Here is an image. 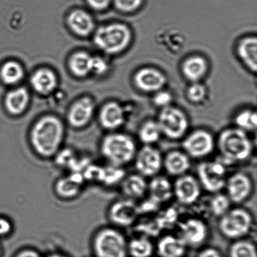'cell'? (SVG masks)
<instances>
[{
  "instance_id": "obj_1",
  "label": "cell",
  "mask_w": 257,
  "mask_h": 257,
  "mask_svg": "<svg viewBox=\"0 0 257 257\" xmlns=\"http://www.w3.org/2000/svg\"><path fill=\"white\" fill-rule=\"evenodd\" d=\"M65 130L57 117L47 115L35 123L30 131V147L38 157L51 160L64 147Z\"/></svg>"
},
{
  "instance_id": "obj_2",
  "label": "cell",
  "mask_w": 257,
  "mask_h": 257,
  "mask_svg": "<svg viewBox=\"0 0 257 257\" xmlns=\"http://www.w3.org/2000/svg\"><path fill=\"white\" fill-rule=\"evenodd\" d=\"M99 151L105 163L123 168L135 158L136 146L130 136L112 133L100 141Z\"/></svg>"
},
{
  "instance_id": "obj_3",
  "label": "cell",
  "mask_w": 257,
  "mask_h": 257,
  "mask_svg": "<svg viewBox=\"0 0 257 257\" xmlns=\"http://www.w3.org/2000/svg\"><path fill=\"white\" fill-rule=\"evenodd\" d=\"M219 151L224 158L232 162H242L250 157L253 145L245 131L238 127L222 131L218 140Z\"/></svg>"
},
{
  "instance_id": "obj_4",
  "label": "cell",
  "mask_w": 257,
  "mask_h": 257,
  "mask_svg": "<svg viewBox=\"0 0 257 257\" xmlns=\"http://www.w3.org/2000/svg\"><path fill=\"white\" fill-rule=\"evenodd\" d=\"M127 243L125 236L113 226L98 229L92 238L95 257H127Z\"/></svg>"
},
{
  "instance_id": "obj_5",
  "label": "cell",
  "mask_w": 257,
  "mask_h": 257,
  "mask_svg": "<svg viewBox=\"0 0 257 257\" xmlns=\"http://www.w3.org/2000/svg\"><path fill=\"white\" fill-rule=\"evenodd\" d=\"M131 37V30L126 25L114 24L99 28L95 35L94 42L105 53L115 54L126 49Z\"/></svg>"
},
{
  "instance_id": "obj_6",
  "label": "cell",
  "mask_w": 257,
  "mask_h": 257,
  "mask_svg": "<svg viewBox=\"0 0 257 257\" xmlns=\"http://www.w3.org/2000/svg\"><path fill=\"white\" fill-rule=\"evenodd\" d=\"M253 217L247 210L236 208L229 210L221 216L219 229L223 236L231 240H240L253 226Z\"/></svg>"
},
{
  "instance_id": "obj_7",
  "label": "cell",
  "mask_w": 257,
  "mask_h": 257,
  "mask_svg": "<svg viewBox=\"0 0 257 257\" xmlns=\"http://www.w3.org/2000/svg\"><path fill=\"white\" fill-rule=\"evenodd\" d=\"M157 123L161 134L173 140L182 138L188 128L186 115L177 108L171 106L163 108Z\"/></svg>"
},
{
  "instance_id": "obj_8",
  "label": "cell",
  "mask_w": 257,
  "mask_h": 257,
  "mask_svg": "<svg viewBox=\"0 0 257 257\" xmlns=\"http://www.w3.org/2000/svg\"><path fill=\"white\" fill-rule=\"evenodd\" d=\"M197 173L201 185L206 191L217 193L225 187L226 168L217 161H206L198 166Z\"/></svg>"
},
{
  "instance_id": "obj_9",
  "label": "cell",
  "mask_w": 257,
  "mask_h": 257,
  "mask_svg": "<svg viewBox=\"0 0 257 257\" xmlns=\"http://www.w3.org/2000/svg\"><path fill=\"white\" fill-rule=\"evenodd\" d=\"M140 208L131 199L114 201L107 211V218L114 227H127L137 219Z\"/></svg>"
},
{
  "instance_id": "obj_10",
  "label": "cell",
  "mask_w": 257,
  "mask_h": 257,
  "mask_svg": "<svg viewBox=\"0 0 257 257\" xmlns=\"http://www.w3.org/2000/svg\"><path fill=\"white\" fill-rule=\"evenodd\" d=\"M214 146L213 136L207 131L202 130L191 133L183 143L186 155L193 158H201L210 155Z\"/></svg>"
},
{
  "instance_id": "obj_11",
  "label": "cell",
  "mask_w": 257,
  "mask_h": 257,
  "mask_svg": "<svg viewBox=\"0 0 257 257\" xmlns=\"http://www.w3.org/2000/svg\"><path fill=\"white\" fill-rule=\"evenodd\" d=\"M135 166L140 175L154 177L160 172L163 158L160 151L151 145H145L136 153Z\"/></svg>"
},
{
  "instance_id": "obj_12",
  "label": "cell",
  "mask_w": 257,
  "mask_h": 257,
  "mask_svg": "<svg viewBox=\"0 0 257 257\" xmlns=\"http://www.w3.org/2000/svg\"><path fill=\"white\" fill-rule=\"evenodd\" d=\"M225 186L227 195L231 202L240 204L245 201L251 195L253 183L247 174L238 172L233 174L228 180Z\"/></svg>"
},
{
  "instance_id": "obj_13",
  "label": "cell",
  "mask_w": 257,
  "mask_h": 257,
  "mask_svg": "<svg viewBox=\"0 0 257 257\" xmlns=\"http://www.w3.org/2000/svg\"><path fill=\"white\" fill-rule=\"evenodd\" d=\"M85 183L82 173L69 172L55 181L54 192L57 197L62 200H73L81 193Z\"/></svg>"
},
{
  "instance_id": "obj_14",
  "label": "cell",
  "mask_w": 257,
  "mask_h": 257,
  "mask_svg": "<svg viewBox=\"0 0 257 257\" xmlns=\"http://www.w3.org/2000/svg\"><path fill=\"white\" fill-rule=\"evenodd\" d=\"M173 188L176 199L183 205H191L200 195V185L198 180L193 176L186 174L179 176Z\"/></svg>"
},
{
  "instance_id": "obj_15",
  "label": "cell",
  "mask_w": 257,
  "mask_h": 257,
  "mask_svg": "<svg viewBox=\"0 0 257 257\" xmlns=\"http://www.w3.org/2000/svg\"><path fill=\"white\" fill-rule=\"evenodd\" d=\"M181 239L186 245L196 246L202 244L207 238V227L203 221L189 218L180 224Z\"/></svg>"
},
{
  "instance_id": "obj_16",
  "label": "cell",
  "mask_w": 257,
  "mask_h": 257,
  "mask_svg": "<svg viewBox=\"0 0 257 257\" xmlns=\"http://www.w3.org/2000/svg\"><path fill=\"white\" fill-rule=\"evenodd\" d=\"M135 82L138 89L144 92H158L165 86V75L152 68H144L139 70L135 76Z\"/></svg>"
},
{
  "instance_id": "obj_17",
  "label": "cell",
  "mask_w": 257,
  "mask_h": 257,
  "mask_svg": "<svg viewBox=\"0 0 257 257\" xmlns=\"http://www.w3.org/2000/svg\"><path fill=\"white\" fill-rule=\"evenodd\" d=\"M94 108L92 100L89 98L84 97L75 102L68 115L70 125L75 128L85 126L91 119Z\"/></svg>"
},
{
  "instance_id": "obj_18",
  "label": "cell",
  "mask_w": 257,
  "mask_h": 257,
  "mask_svg": "<svg viewBox=\"0 0 257 257\" xmlns=\"http://www.w3.org/2000/svg\"><path fill=\"white\" fill-rule=\"evenodd\" d=\"M163 165L169 175L179 177L185 175L186 171L190 169V158L182 151H172L165 156Z\"/></svg>"
},
{
  "instance_id": "obj_19",
  "label": "cell",
  "mask_w": 257,
  "mask_h": 257,
  "mask_svg": "<svg viewBox=\"0 0 257 257\" xmlns=\"http://www.w3.org/2000/svg\"><path fill=\"white\" fill-rule=\"evenodd\" d=\"M124 110L116 102H110L105 105L100 112V124L108 131L117 130L124 124Z\"/></svg>"
},
{
  "instance_id": "obj_20",
  "label": "cell",
  "mask_w": 257,
  "mask_h": 257,
  "mask_svg": "<svg viewBox=\"0 0 257 257\" xmlns=\"http://www.w3.org/2000/svg\"><path fill=\"white\" fill-rule=\"evenodd\" d=\"M151 201L159 204L166 202L173 195V188L170 181L163 176H156L149 185Z\"/></svg>"
},
{
  "instance_id": "obj_21",
  "label": "cell",
  "mask_w": 257,
  "mask_h": 257,
  "mask_svg": "<svg viewBox=\"0 0 257 257\" xmlns=\"http://www.w3.org/2000/svg\"><path fill=\"white\" fill-rule=\"evenodd\" d=\"M186 247V243L181 238L167 235L159 241L158 252L161 257H183Z\"/></svg>"
},
{
  "instance_id": "obj_22",
  "label": "cell",
  "mask_w": 257,
  "mask_h": 257,
  "mask_svg": "<svg viewBox=\"0 0 257 257\" xmlns=\"http://www.w3.org/2000/svg\"><path fill=\"white\" fill-rule=\"evenodd\" d=\"M120 185L122 193L130 199L143 197L148 189L144 176L137 174L125 176Z\"/></svg>"
},
{
  "instance_id": "obj_23",
  "label": "cell",
  "mask_w": 257,
  "mask_h": 257,
  "mask_svg": "<svg viewBox=\"0 0 257 257\" xmlns=\"http://www.w3.org/2000/svg\"><path fill=\"white\" fill-rule=\"evenodd\" d=\"M238 54L244 64L251 71L257 70V39L249 37L241 40L238 46Z\"/></svg>"
},
{
  "instance_id": "obj_24",
  "label": "cell",
  "mask_w": 257,
  "mask_h": 257,
  "mask_svg": "<svg viewBox=\"0 0 257 257\" xmlns=\"http://www.w3.org/2000/svg\"><path fill=\"white\" fill-rule=\"evenodd\" d=\"M208 65L206 60L200 56L188 58L182 65V72L185 77L190 81L198 82L205 76Z\"/></svg>"
},
{
  "instance_id": "obj_25",
  "label": "cell",
  "mask_w": 257,
  "mask_h": 257,
  "mask_svg": "<svg viewBox=\"0 0 257 257\" xmlns=\"http://www.w3.org/2000/svg\"><path fill=\"white\" fill-rule=\"evenodd\" d=\"M68 24L72 31L80 36L89 35L94 27L92 17L82 10L73 12L68 18Z\"/></svg>"
},
{
  "instance_id": "obj_26",
  "label": "cell",
  "mask_w": 257,
  "mask_h": 257,
  "mask_svg": "<svg viewBox=\"0 0 257 257\" xmlns=\"http://www.w3.org/2000/svg\"><path fill=\"white\" fill-rule=\"evenodd\" d=\"M32 87L37 92L42 94H50L57 87L56 75L49 69H40L32 77Z\"/></svg>"
},
{
  "instance_id": "obj_27",
  "label": "cell",
  "mask_w": 257,
  "mask_h": 257,
  "mask_svg": "<svg viewBox=\"0 0 257 257\" xmlns=\"http://www.w3.org/2000/svg\"><path fill=\"white\" fill-rule=\"evenodd\" d=\"M29 101V94L27 90L24 88H19L7 94L5 104L10 113L19 115L26 109Z\"/></svg>"
},
{
  "instance_id": "obj_28",
  "label": "cell",
  "mask_w": 257,
  "mask_h": 257,
  "mask_svg": "<svg viewBox=\"0 0 257 257\" xmlns=\"http://www.w3.org/2000/svg\"><path fill=\"white\" fill-rule=\"evenodd\" d=\"M125 176L126 175H125V170L122 167L106 163L102 166L101 178H100L99 184L105 187H112L121 183Z\"/></svg>"
},
{
  "instance_id": "obj_29",
  "label": "cell",
  "mask_w": 257,
  "mask_h": 257,
  "mask_svg": "<svg viewBox=\"0 0 257 257\" xmlns=\"http://www.w3.org/2000/svg\"><path fill=\"white\" fill-rule=\"evenodd\" d=\"M92 57L87 53L78 52L70 60L72 72L79 77H84L91 72Z\"/></svg>"
},
{
  "instance_id": "obj_30",
  "label": "cell",
  "mask_w": 257,
  "mask_h": 257,
  "mask_svg": "<svg viewBox=\"0 0 257 257\" xmlns=\"http://www.w3.org/2000/svg\"><path fill=\"white\" fill-rule=\"evenodd\" d=\"M0 77L5 84H15L22 79L24 70L17 62H8L2 67Z\"/></svg>"
},
{
  "instance_id": "obj_31",
  "label": "cell",
  "mask_w": 257,
  "mask_h": 257,
  "mask_svg": "<svg viewBox=\"0 0 257 257\" xmlns=\"http://www.w3.org/2000/svg\"><path fill=\"white\" fill-rule=\"evenodd\" d=\"M127 250L128 254L132 257H151L153 246L148 238H135L127 243Z\"/></svg>"
},
{
  "instance_id": "obj_32",
  "label": "cell",
  "mask_w": 257,
  "mask_h": 257,
  "mask_svg": "<svg viewBox=\"0 0 257 257\" xmlns=\"http://www.w3.org/2000/svg\"><path fill=\"white\" fill-rule=\"evenodd\" d=\"M161 132L157 122L149 120L146 122L139 131V138L145 145H151L157 142Z\"/></svg>"
},
{
  "instance_id": "obj_33",
  "label": "cell",
  "mask_w": 257,
  "mask_h": 257,
  "mask_svg": "<svg viewBox=\"0 0 257 257\" xmlns=\"http://www.w3.org/2000/svg\"><path fill=\"white\" fill-rule=\"evenodd\" d=\"M229 257H257L255 244L241 239L236 240L230 246Z\"/></svg>"
},
{
  "instance_id": "obj_34",
  "label": "cell",
  "mask_w": 257,
  "mask_h": 257,
  "mask_svg": "<svg viewBox=\"0 0 257 257\" xmlns=\"http://www.w3.org/2000/svg\"><path fill=\"white\" fill-rule=\"evenodd\" d=\"M236 124L238 128L244 131L255 130L257 125V115L250 110H244L236 115Z\"/></svg>"
},
{
  "instance_id": "obj_35",
  "label": "cell",
  "mask_w": 257,
  "mask_h": 257,
  "mask_svg": "<svg viewBox=\"0 0 257 257\" xmlns=\"http://www.w3.org/2000/svg\"><path fill=\"white\" fill-rule=\"evenodd\" d=\"M231 201L227 195L218 193L210 202L211 211L214 215L221 217L230 210Z\"/></svg>"
},
{
  "instance_id": "obj_36",
  "label": "cell",
  "mask_w": 257,
  "mask_h": 257,
  "mask_svg": "<svg viewBox=\"0 0 257 257\" xmlns=\"http://www.w3.org/2000/svg\"><path fill=\"white\" fill-rule=\"evenodd\" d=\"M206 89L203 85L198 82H194L188 87L187 97L193 102H199L204 99L206 95Z\"/></svg>"
},
{
  "instance_id": "obj_37",
  "label": "cell",
  "mask_w": 257,
  "mask_h": 257,
  "mask_svg": "<svg viewBox=\"0 0 257 257\" xmlns=\"http://www.w3.org/2000/svg\"><path fill=\"white\" fill-rule=\"evenodd\" d=\"M142 0H115L118 9L122 12H131L141 6Z\"/></svg>"
},
{
  "instance_id": "obj_38",
  "label": "cell",
  "mask_w": 257,
  "mask_h": 257,
  "mask_svg": "<svg viewBox=\"0 0 257 257\" xmlns=\"http://www.w3.org/2000/svg\"><path fill=\"white\" fill-rule=\"evenodd\" d=\"M109 69V65L106 60L102 57H92L91 65V72L97 75L104 74Z\"/></svg>"
},
{
  "instance_id": "obj_39",
  "label": "cell",
  "mask_w": 257,
  "mask_h": 257,
  "mask_svg": "<svg viewBox=\"0 0 257 257\" xmlns=\"http://www.w3.org/2000/svg\"><path fill=\"white\" fill-rule=\"evenodd\" d=\"M172 101V96L167 92L160 91L154 97L153 102L158 107H166L170 106Z\"/></svg>"
},
{
  "instance_id": "obj_40",
  "label": "cell",
  "mask_w": 257,
  "mask_h": 257,
  "mask_svg": "<svg viewBox=\"0 0 257 257\" xmlns=\"http://www.w3.org/2000/svg\"><path fill=\"white\" fill-rule=\"evenodd\" d=\"M14 230V225L10 219L0 216V238L7 237L11 235Z\"/></svg>"
},
{
  "instance_id": "obj_41",
  "label": "cell",
  "mask_w": 257,
  "mask_h": 257,
  "mask_svg": "<svg viewBox=\"0 0 257 257\" xmlns=\"http://www.w3.org/2000/svg\"><path fill=\"white\" fill-rule=\"evenodd\" d=\"M161 216H163V217L159 218L158 223L160 224V226H162V227H163V226L172 223L175 221L176 213L175 210H171L168 211V212L164 214L163 216L161 215Z\"/></svg>"
},
{
  "instance_id": "obj_42",
  "label": "cell",
  "mask_w": 257,
  "mask_h": 257,
  "mask_svg": "<svg viewBox=\"0 0 257 257\" xmlns=\"http://www.w3.org/2000/svg\"><path fill=\"white\" fill-rule=\"evenodd\" d=\"M198 257H222V255L217 249L206 248L199 253Z\"/></svg>"
},
{
  "instance_id": "obj_43",
  "label": "cell",
  "mask_w": 257,
  "mask_h": 257,
  "mask_svg": "<svg viewBox=\"0 0 257 257\" xmlns=\"http://www.w3.org/2000/svg\"><path fill=\"white\" fill-rule=\"evenodd\" d=\"M87 2L93 9L100 10L106 9L110 0H87Z\"/></svg>"
},
{
  "instance_id": "obj_44",
  "label": "cell",
  "mask_w": 257,
  "mask_h": 257,
  "mask_svg": "<svg viewBox=\"0 0 257 257\" xmlns=\"http://www.w3.org/2000/svg\"><path fill=\"white\" fill-rule=\"evenodd\" d=\"M15 257H41V256L34 249L25 248L19 251Z\"/></svg>"
},
{
  "instance_id": "obj_45",
  "label": "cell",
  "mask_w": 257,
  "mask_h": 257,
  "mask_svg": "<svg viewBox=\"0 0 257 257\" xmlns=\"http://www.w3.org/2000/svg\"><path fill=\"white\" fill-rule=\"evenodd\" d=\"M48 257H67V256H65L64 255H62V254H60L59 253H54L50 254V255L48 256Z\"/></svg>"
},
{
  "instance_id": "obj_46",
  "label": "cell",
  "mask_w": 257,
  "mask_h": 257,
  "mask_svg": "<svg viewBox=\"0 0 257 257\" xmlns=\"http://www.w3.org/2000/svg\"><path fill=\"white\" fill-rule=\"evenodd\" d=\"M2 255V247H1V245H0V256H1Z\"/></svg>"
}]
</instances>
